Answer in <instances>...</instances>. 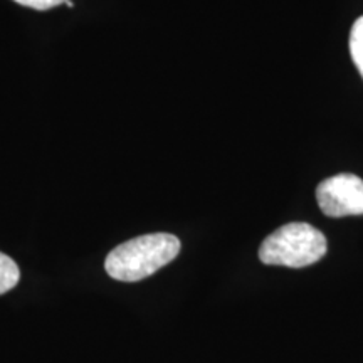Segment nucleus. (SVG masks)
I'll return each mask as SVG.
<instances>
[{
	"mask_svg": "<svg viewBox=\"0 0 363 363\" xmlns=\"http://www.w3.org/2000/svg\"><path fill=\"white\" fill-rule=\"evenodd\" d=\"M180 240L172 234L140 235L113 249L104 261V269L113 279L136 283L155 274L179 256Z\"/></svg>",
	"mask_w": 363,
	"mask_h": 363,
	"instance_id": "1",
	"label": "nucleus"
},
{
	"mask_svg": "<svg viewBox=\"0 0 363 363\" xmlns=\"http://www.w3.org/2000/svg\"><path fill=\"white\" fill-rule=\"evenodd\" d=\"M326 238L306 222H291L267 235L259 247V259L267 266L306 267L323 259Z\"/></svg>",
	"mask_w": 363,
	"mask_h": 363,
	"instance_id": "2",
	"label": "nucleus"
},
{
	"mask_svg": "<svg viewBox=\"0 0 363 363\" xmlns=\"http://www.w3.org/2000/svg\"><path fill=\"white\" fill-rule=\"evenodd\" d=\"M316 201L328 217L363 216V180L353 174H338L321 182Z\"/></svg>",
	"mask_w": 363,
	"mask_h": 363,
	"instance_id": "3",
	"label": "nucleus"
},
{
	"mask_svg": "<svg viewBox=\"0 0 363 363\" xmlns=\"http://www.w3.org/2000/svg\"><path fill=\"white\" fill-rule=\"evenodd\" d=\"M21 279L19 266L7 254L0 252V294H6L16 288Z\"/></svg>",
	"mask_w": 363,
	"mask_h": 363,
	"instance_id": "4",
	"label": "nucleus"
},
{
	"mask_svg": "<svg viewBox=\"0 0 363 363\" xmlns=\"http://www.w3.org/2000/svg\"><path fill=\"white\" fill-rule=\"evenodd\" d=\"M350 54L363 78V16L358 17L350 33Z\"/></svg>",
	"mask_w": 363,
	"mask_h": 363,
	"instance_id": "5",
	"label": "nucleus"
},
{
	"mask_svg": "<svg viewBox=\"0 0 363 363\" xmlns=\"http://www.w3.org/2000/svg\"><path fill=\"white\" fill-rule=\"evenodd\" d=\"M13 2L21 4V6L35 9V11H49V9L61 6L67 0H13Z\"/></svg>",
	"mask_w": 363,
	"mask_h": 363,
	"instance_id": "6",
	"label": "nucleus"
}]
</instances>
